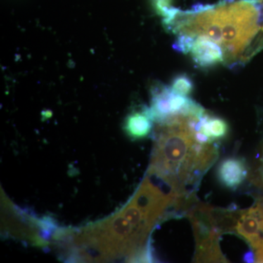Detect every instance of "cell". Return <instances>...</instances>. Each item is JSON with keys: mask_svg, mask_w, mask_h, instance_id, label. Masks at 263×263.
<instances>
[{"mask_svg": "<svg viewBox=\"0 0 263 263\" xmlns=\"http://www.w3.org/2000/svg\"><path fill=\"white\" fill-rule=\"evenodd\" d=\"M195 132H200L211 141L215 142L226 138L229 127L226 120L205 113L197 122Z\"/></svg>", "mask_w": 263, "mask_h": 263, "instance_id": "obj_6", "label": "cell"}, {"mask_svg": "<svg viewBox=\"0 0 263 263\" xmlns=\"http://www.w3.org/2000/svg\"><path fill=\"white\" fill-rule=\"evenodd\" d=\"M233 231L249 242L254 251L263 247V197L240 211Z\"/></svg>", "mask_w": 263, "mask_h": 263, "instance_id": "obj_2", "label": "cell"}, {"mask_svg": "<svg viewBox=\"0 0 263 263\" xmlns=\"http://www.w3.org/2000/svg\"><path fill=\"white\" fill-rule=\"evenodd\" d=\"M248 175L245 161L239 157H228L219 164L217 177L226 188L235 190L243 182Z\"/></svg>", "mask_w": 263, "mask_h": 263, "instance_id": "obj_4", "label": "cell"}, {"mask_svg": "<svg viewBox=\"0 0 263 263\" xmlns=\"http://www.w3.org/2000/svg\"><path fill=\"white\" fill-rule=\"evenodd\" d=\"M243 260L246 262H256L255 253L252 251H249L243 255Z\"/></svg>", "mask_w": 263, "mask_h": 263, "instance_id": "obj_10", "label": "cell"}, {"mask_svg": "<svg viewBox=\"0 0 263 263\" xmlns=\"http://www.w3.org/2000/svg\"><path fill=\"white\" fill-rule=\"evenodd\" d=\"M196 38L195 34L187 32L181 33L173 44V48L178 53L188 54L193 49Z\"/></svg>", "mask_w": 263, "mask_h": 263, "instance_id": "obj_8", "label": "cell"}, {"mask_svg": "<svg viewBox=\"0 0 263 263\" xmlns=\"http://www.w3.org/2000/svg\"><path fill=\"white\" fill-rule=\"evenodd\" d=\"M256 262H263V247L255 251Z\"/></svg>", "mask_w": 263, "mask_h": 263, "instance_id": "obj_11", "label": "cell"}, {"mask_svg": "<svg viewBox=\"0 0 263 263\" xmlns=\"http://www.w3.org/2000/svg\"><path fill=\"white\" fill-rule=\"evenodd\" d=\"M171 87L176 94L188 96L193 92L194 83L186 74H179L173 79Z\"/></svg>", "mask_w": 263, "mask_h": 263, "instance_id": "obj_7", "label": "cell"}, {"mask_svg": "<svg viewBox=\"0 0 263 263\" xmlns=\"http://www.w3.org/2000/svg\"><path fill=\"white\" fill-rule=\"evenodd\" d=\"M152 122L148 108H145L142 111L133 112L127 116L124 130L132 139H143L149 136L152 132Z\"/></svg>", "mask_w": 263, "mask_h": 263, "instance_id": "obj_5", "label": "cell"}, {"mask_svg": "<svg viewBox=\"0 0 263 263\" xmlns=\"http://www.w3.org/2000/svg\"><path fill=\"white\" fill-rule=\"evenodd\" d=\"M150 2L156 13L162 16L164 12L172 7L174 0H150Z\"/></svg>", "mask_w": 263, "mask_h": 263, "instance_id": "obj_9", "label": "cell"}, {"mask_svg": "<svg viewBox=\"0 0 263 263\" xmlns=\"http://www.w3.org/2000/svg\"><path fill=\"white\" fill-rule=\"evenodd\" d=\"M190 53L193 61L201 67H212L224 61L222 48L205 35L196 38Z\"/></svg>", "mask_w": 263, "mask_h": 263, "instance_id": "obj_3", "label": "cell"}, {"mask_svg": "<svg viewBox=\"0 0 263 263\" xmlns=\"http://www.w3.org/2000/svg\"><path fill=\"white\" fill-rule=\"evenodd\" d=\"M224 54L238 55L262 23V4L255 0H224L215 7Z\"/></svg>", "mask_w": 263, "mask_h": 263, "instance_id": "obj_1", "label": "cell"}]
</instances>
